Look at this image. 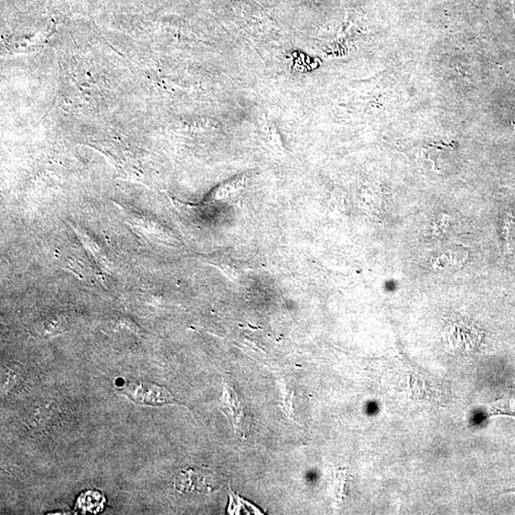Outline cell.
I'll use <instances>...</instances> for the list:
<instances>
[{
  "instance_id": "cell-1",
  "label": "cell",
  "mask_w": 515,
  "mask_h": 515,
  "mask_svg": "<svg viewBox=\"0 0 515 515\" xmlns=\"http://www.w3.org/2000/svg\"><path fill=\"white\" fill-rule=\"evenodd\" d=\"M125 394L136 403L143 405H161L175 402L168 390L151 383H132L125 387Z\"/></svg>"
},
{
  "instance_id": "cell-8",
  "label": "cell",
  "mask_w": 515,
  "mask_h": 515,
  "mask_svg": "<svg viewBox=\"0 0 515 515\" xmlns=\"http://www.w3.org/2000/svg\"><path fill=\"white\" fill-rule=\"evenodd\" d=\"M514 128H515V123H514Z\"/></svg>"
},
{
  "instance_id": "cell-2",
  "label": "cell",
  "mask_w": 515,
  "mask_h": 515,
  "mask_svg": "<svg viewBox=\"0 0 515 515\" xmlns=\"http://www.w3.org/2000/svg\"><path fill=\"white\" fill-rule=\"evenodd\" d=\"M223 410L228 415L233 427H235L236 434H241V422L243 419V407L239 402L238 396L232 389L226 387L223 396Z\"/></svg>"
},
{
  "instance_id": "cell-4",
  "label": "cell",
  "mask_w": 515,
  "mask_h": 515,
  "mask_svg": "<svg viewBox=\"0 0 515 515\" xmlns=\"http://www.w3.org/2000/svg\"><path fill=\"white\" fill-rule=\"evenodd\" d=\"M206 474L203 472H196L188 470V472H183L178 478L179 489H185V491H198L205 492V489L210 491L212 489V485H209L208 481H201V479L205 478Z\"/></svg>"
},
{
  "instance_id": "cell-5",
  "label": "cell",
  "mask_w": 515,
  "mask_h": 515,
  "mask_svg": "<svg viewBox=\"0 0 515 515\" xmlns=\"http://www.w3.org/2000/svg\"><path fill=\"white\" fill-rule=\"evenodd\" d=\"M464 261L465 253L459 252V251H450V252L443 253L439 257H437L434 263V266L445 270V268L454 267V266L460 265V263H464Z\"/></svg>"
},
{
  "instance_id": "cell-6",
  "label": "cell",
  "mask_w": 515,
  "mask_h": 515,
  "mask_svg": "<svg viewBox=\"0 0 515 515\" xmlns=\"http://www.w3.org/2000/svg\"><path fill=\"white\" fill-rule=\"evenodd\" d=\"M241 185V181H234L233 183H228L225 184V188H220L219 190L216 191V195L215 198L219 199V200H221V199H225L228 198L230 194L235 193L236 191L238 190V188H240Z\"/></svg>"
},
{
  "instance_id": "cell-3",
  "label": "cell",
  "mask_w": 515,
  "mask_h": 515,
  "mask_svg": "<svg viewBox=\"0 0 515 515\" xmlns=\"http://www.w3.org/2000/svg\"><path fill=\"white\" fill-rule=\"evenodd\" d=\"M480 412L487 416H509L515 418V395L495 400L483 405Z\"/></svg>"
},
{
  "instance_id": "cell-7",
  "label": "cell",
  "mask_w": 515,
  "mask_h": 515,
  "mask_svg": "<svg viewBox=\"0 0 515 515\" xmlns=\"http://www.w3.org/2000/svg\"><path fill=\"white\" fill-rule=\"evenodd\" d=\"M512 221H512V215H509V217L505 219L503 235H504L505 241H506V245H507V250H509V234H511Z\"/></svg>"
}]
</instances>
